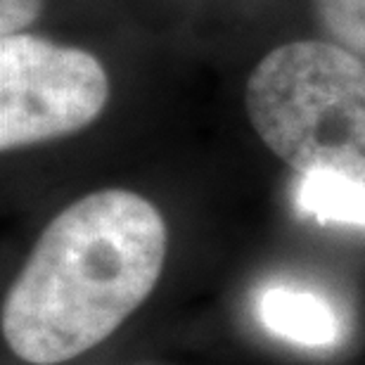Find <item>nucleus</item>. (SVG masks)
<instances>
[{"label": "nucleus", "mask_w": 365, "mask_h": 365, "mask_svg": "<svg viewBox=\"0 0 365 365\" xmlns=\"http://www.w3.org/2000/svg\"><path fill=\"white\" fill-rule=\"evenodd\" d=\"M164 216L130 190H98L46 225L5 294L0 330L19 361L69 363L145 304L166 259Z\"/></svg>", "instance_id": "obj_1"}, {"label": "nucleus", "mask_w": 365, "mask_h": 365, "mask_svg": "<svg viewBox=\"0 0 365 365\" xmlns=\"http://www.w3.org/2000/svg\"><path fill=\"white\" fill-rule=\"evenodd\" d=\"M247 114L289 169L365 182V64L327 41L271 50L252 71Z\"/></svg>", "instance_id": "obj_2"}, {"label": "nucleus", "mask_w": 365, "mask_h": 365, "mask_svg": "<svg viewBox=\"0 0 365 365\" xmlns=\"http://www.w3.org/2000/svg\"><path fill=\"white\" fill-rule=\"evenodd\" d=\"M109 100L105 67L88 50L31 34L0 38V150L71 135Z\"/></svg>", "instance_id": "obj_3"}, {"label": "nucleus", "mask_w": 365, "mask_h": 365, "mask_svg": "<svg viewBox=\"0 0 365 365\" xmlns=\"http://www.w3.org/2000/svg\"><path fill=\"white\" fill-rule=\"evenodd\" d=\"M257 316L268 332L299 346H330L339 332L334 309L316 292L268 287L259 297Z\"/></svg>", "instance_id": "obj_4"}, {"label": "nucleus", "mask_w": 365, "mask_h": 365, "mask_svg": "<svg viewBox=\"0 0 365 365\" xmlns=\"http://www.w3.org/2000/svg\"><path fill=\"white\" fill-rule=\"evenodd\" d=\"M294 202L302 214L318 223H344L365 228V182L339 173H304Z\"/></svg>", "instance_id": "obj_5"}, {"label": "nucleus", "mask_w": 365, "mask_h": 365, "mask_svg": "<svg viewBox=\"0 0 365 365\" xmlns=\"http://www.w3.org/2000/svg\"><path fill=\"white\" fill-rule=\"evenodd\" d=\"M313 5L337 46L365 55V0H313Z\"/></svg>", "instance_id": "obj_6"}, {"label": "nucleus", "mask_w": 365, "mask_h": 365, "mask_svg": "<svg viewBox=\"0 0 365 365\" xmlns=\"http://www.w3.org/2000/svg\"><path fill=\"white\" fill-rule=\"evenodd\" d=\"M46 0H0V36L24 34L38 19Z\"/></svg>", "instance_id": "obj_7"}]
</instances>
